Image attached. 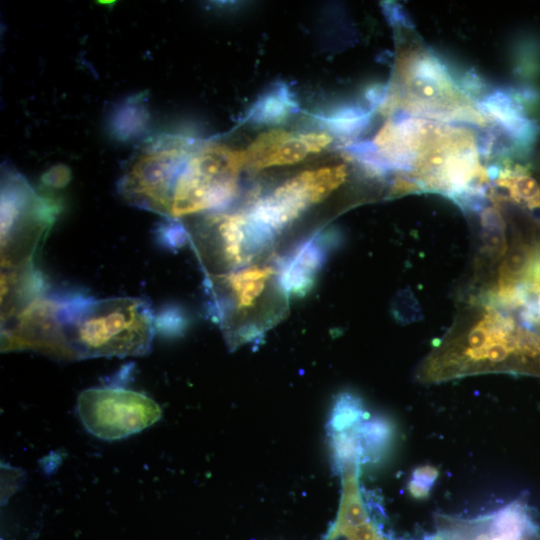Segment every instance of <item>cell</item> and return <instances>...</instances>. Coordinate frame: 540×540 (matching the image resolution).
<instances>
[{"label":"cell","mask_w":540,"mask_h":540,"mask_svg":"<svg viewBox=\"0 0 540 540\" xmlns=\"http://www.w3.org/2000/svg\"><path fill=\"white\" fill-rule=\"evenodd\" d=\"M117 188L131 205L179 218L223 209L235 197L237 183L213 149L162 135L131 157Z\"/></svg>","instance_id":"cell-1"},{"label":"cell","mask_w":540,"mask_h":540,"mask_svg":"<svg viewBox=\"0 0 540 540\" xmlns=\"http://www.w3.org/2000/svg\"><path fill=\"white\" fill-rule=\"evenodd\" d=\"M63 321V335L81 358L145 355L155 332L148 302L135 297L86 300Z\"/></svg>","instance_id":"cell-2"},{"label":"cell","mask_w":540,"mask_h":540,"mask_svg":"<svg viewBox=\"0 0 540 540\" xmlns=\"http://www.w3.org/2000/svg\"><path fill=\"white\" fill-rule=\"evenodd\" d=\"M396 62L390 105L408 115L484 125L480 108L453 82L414 33L404 36Z\"/></svg>","instance_id":"cell-3"},{"label":"cell","mask_w":540,"mask_h":540,"mask_svg":"<svg viewBox=\"0 0 540 540\" xmlns=\"http://www.w3.org/2000/svg\"><path fill=\"white\" fill-rule=\"evenodd\" d=\"M77 414L85 429L102 440L134 435L156 423L160 406L149 396L118 386L92 387L77 399Z\"/></svg>","instance_id":"cell-4"},{"label":"cell","mask_w":540,"mask_h":540,"mask_svg":"<svg viewBox=\"0 0 540 540\" xmlns=\"http://www.w3.org/2000/svg\"><path fill=\"white\" fill-rule=\"evenodd\" d=\"M326 251L322 237L300 244L281 266L278 282L282 291L294 296L307 293L325 262Z\"/></svg>","instance_id":"cell-5"},{"label":"cell","mask_w":540,"mask_h":540,"mask_svg":"<svg viewBox=\"0 0 540 540\" xmlns=\"http://www.w3.org/2000/svg\"><path fill=\"white\" fill-rule=\"evenodd\" d=\"M206 222L215 231V248L223 263L237 266L248 258L244 213L215 214L209 216Z\"/></svg>","instance_id":"cell-6"},{"label":"cell","mask_w":540,"mask_h":540,"mask_svg":"<svg viewBox=\"0 0 540 540\" xmlns=\"http://www.w3.org/2000/svg\"><path fill=\"white\" fill-rule=\"evenodd\" d=\"M145 102L143 95L138 94L114 109L109 119V131L117 140H129L144 130L149 119Z\"/></svg>","instance_id":"cell-7"},{"label":"cell","mask_w":540,"mask_h":540,"mask_svg":"<svg viewBox=\"0 0 540 540\" xmlns=\"http://www.w3.org/2000/svg\"><path fill=\"white\" fill-rule=\"evenodd\" d=\"M272 273L269 267H251L231 272L222 280L234 295L238 309H244L261 295Z\"/></svg>","instance_id":"cell-8"},{"label":"cell","mask_w":540,"mask_h":540,"mask_svg":"<svg viewBox=\"0 0 540 540\" xmlns=\"http://www.w3.org/2000/svg\"><path fill=\"white\" fill-rule=\"evenodd\" d=\"M348 175L345 164L307 170L296 176L310 204L323 201L341 186Z\"/></svg>","instance_id":"cell-9"},{"label":"cell","mask_w":540,"mask_h":540,"mask_svg":"<svg viewBox=\"0 0 540 540\" xmlns=\"http://www.w3.org/2000/svg\"><path fill=\"white\" fill-rule=\"evenodd\" d=\"M295 108L283 88H277L263 96L253 107L250 118L258 123H275L283 120Z\"/></svg>","instance_id":"cell-10"},{"label":"cell","mask_w":540,"mask_h":540,"mask_svg":"<svg viewBox=\"0 0 540 540\" xmlns=\"http://www.w3.org/2000/svg\"><path fill=\"white\" fill-rule=\"evenodd\" d=\"M293 135L285 130L276 129L260 134L245 150L246 165L260 169L261 164L284 142Z\"/></svg>","instance_id":"cell-11"},{"label":"cell","mask_w":540,"mask_h":540,"mask_svg":"<svg viewBox=\"0 0 540 540\" xmlns=\"http://www.w3.org/2000/svg\"><path fill=\"white\" fill-rule=\"evenodd\" d=\"M310 153L301 135L292 137L281 144L260 166V169L294 164L306 157Z\"/></svg>","instance_id":"cell-12"},{"label":"cell","mask_w":540,"mask_h":540,"mask_svg":"<svg viewBox=\"0 0 540 540\" xmlns=\"http://www.w3.org/2000/svg\"><path fill=\"white\" fill-rule=\"evenodd\" d=\"M360 416L361 408L357 401L350 396H342L333 409L331 431L333 433L346 431L359 420Z\"/></svg>","instance_id":"cell-13"},{"label":"cell","mask_w":540,"mask_h":540,"mask_svg":"<svg viewBox=\"0 0 540 540\" xmlns=\"http://www.w3.org/2000/svg\"><path fill=\"white\" fill-rule=\"evenodd\" d=\"M310 153H318L325 149L332 141V138L326 133L311 132L301 135Z\"/></svg>","instance_id":"cell-14"},{"label":"cell","mask_w":540,"mask_h":540,"mask_svg":"<svg viewBox=\"0 0 540 540\" xmlns=\"http://www.w3.org/2000/svg\"><path fill=\"white\" fill-rule=\"evenodd\" d=\"M327 540V539H326Z\"/></svg>","instance_id":"cell-15"}]
</instances>
